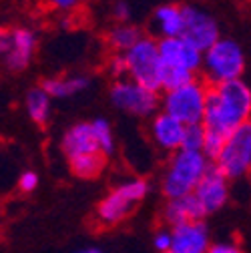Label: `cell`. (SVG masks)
<instances>
[{"instance_id":"cell-3","label":"cell","mask_w":251,"mask_h":253,"mask_svg":"<svg viewBox=\"0 0 251 253\" xmlns=\"http://www.w3.org/2000/svg\"><path fill=\"white\" fill-rule=\"evenodd\" d=\"M151 191V183L143 177H133L119 183L113 191H109L97 205V221L105 227L119 225L127 219L135 207L145 201V197Z\"/></svg>"},{"instance_id":"cell-11","label":"cell","mask_w":251,"mask_h":253,"mask_svg":"<svg viewBox=\"0 0 251 253\" xmlns=\"http://www.w3.org/2000/svg\"><path fill=\"white\" fill-rule=\"evenodd\" d=\"M159 52L165 67H177L191 71L199 75L203 71V56L205 52L199 50L195 44H191L183 37L173 39H159Z\"/></svg>"},{"instance_id":"cell-12","label":"cell","mask_w":251,"mask_h":253,"mask_svg":"<svg viewBox=\"0 0 251 253\" xmlns=\"http://www.w3.org/2000/svg\"><path fill=\"white\" fill-rule=\"evenodd\" d=\"M229 181L231 179L225 173H221L215 165H211V169L205 173V177L197 185L195 195L201 201V205L205 207L207 215L221 211L227 205V201H229Z\"/></svg>"},{"instance_id":"cell-23","label":"cell","mask_w":251,"mask_h":253,"mask_svg":"<svg viewBox=\"0 0 251 253\" xmlns=\"http://www.w3.org/2000/svg\"><path fill=\"white\" fill-rule=\"evenodd\" d=\"M90 123H92V129H95V135H97V141H99L101 151H103L107 157H111V155L115 153V147H117L111 121L105 119V117H97V119H92Z\"/></svg>"},{"instance_id":"cell-7","label":"cell","mask_w":251,"mask_h":253,"mask_svg":"<svg viewBox=\"0 0 251 253\" xmlns=\"http://www.w3.org/2000/svg\"><path fill=\"white\" fill-rule=\"evenodd\" d=\"M129 67V79L141 83L147 88L161 92V71L163 60L159 52V39L143 37L131 50L125 52Z\"/></svg>"},{"instance_id":"cell-28","label":"cell","mask_w":251,"mask_h":253,"mask_svg":"<svg viewBox=\"0 0 251 253\" xmlns=\"http://www.w3.org/2000/svg\"><path fill=\"white\" fill-rule=\"evenodd\" d=\"M153 247L159 253L173 251V231L171 229H159L153 235Z\"/></svg>"},{"instance_id":"cell-17","label":"cell","mask_w":251,"mask_h":253,"mask_svg":"<svg viewBox=\"0 0 251 253\" xmlns=\"http://www.w3.org/2000/svg\"><path fill=\"white\" fill-rule=\"evenodd\" d=\"M151 26H153V33L159 37V39L183 37V30H185L183 6L181 4H175V2L159 4V6L153 10Z\"/></svg>"},{"instance_id":"cell-16","label":"cell","mask_w":251,"mask_h":253,"mask_svg":"<svg viewBox=\"0 0 251 253\" xmlns=\"http://www.w3.org/2000/svg\"><path fill=\"white\" fill-rule=\"evenodd\" d=\"M205 217H207V211L195 193L177 197V199H167L161 209V219L169 225V229L175 225L187 223V221H203Z\"/></svg>"},{"instance_id":"cell-33","label":"cell","mask_w":251,"mask_h":253,"mask_svg":"<svg viewBox=\"0 0 251 253\" xmlns=\"http://www.w3.org/2000/svg\"><path fill=\"white\" fill-rule=\"evenodd\" d=\"M169 253H173V251H169Z\"/></svg>"},{"instance_id":"cell-24","label":"cell","mask_w":251,"mask_h":253,"mask_svg":"<svg viewBox=\"0 0 251 253\" xmlns=\"http://www.w3.org/2000/svg\"><path fill=\"white\" fill-rule=\"evenodd\" d=\"M207 139V126L203 123L199 125H187L185 126V137H183V149L185 151H199L203 153Z\"/></svg>"},{"instance_id":"cell-1","label":"cell","mask_w":251,"mask_h":253,"mask_svg":"<svg viewBox=\"0 0 251 253\" xmlns=\"http://www.w3.org/2000/svg\"><path fill=\"white\" fill-rule=\"evenodd\" d=\"M247 121H251V86L243 79L209 86L203 121L207 129L229 135Z\"/></svg>"},{"instance_id":"cell-10","label":"cell","mask_w":251,"mask_h":253,"mask_svg":"<svg viewBox=\"0 0 251 253\" xmlns=\"http://www.w3.org/2000/svg\"><path fill=\"white\" fill-rule=\"evenodd\" d=\"M185 14V30L183 39L195 44L199 50H209L219 39H221V28H219L217 18L197 4H183Z\"/></svg>"},{"instance_id":"cell-19","label":"cell","mask_w":251,"mask_h":253,"mask_svg":"<svg viewBox=\"0 0 251 253\" xmlns=\"http://www.w3.org/2000/svg\"><path fill=\"white\" fill-rule=\"evenodd\" d=\"M24 109L28 119L39 126H44L50 121V113H52V97L42 88V84H37L33 88L26 90L24 97Z\"/></svg>"},{"instance_id":"cell-31","label":"cell","mask_w":251,"mask_h":253,"mask_svg":"<svg viewBox=\"0 0 251 253\" xmlns=\"http://www.w3.org/2000/svg\"><path fill=\"white\" fill-rule=\"evenodd\" d=\"M207 253H243L241 247L237 243L231 241H219V243H211Z\"/></svg>"},{"instance_id":"cell-25","label":"cell","mask_w":251,"mask_h":253,"mask_svg":"<svg viewBox=\"0 0 251 253\" xmlns=\"http://www.w3.org/2000/svg\"><path fill=\"white\" fill-rule=\"evenodd\" d=\"M227 133H221V131H215V129H207V139H205V147H203V153L205 157L213 163L219 155H221L225 143H227Z\"/></svg>"},{"instance_id":"cell-13","label":"cell","mask_w":251,"mask_h":253,"mask_svg":"<svg viewBox=\"0 0 251 253\" xmlns=\"http://www.w3.org/2000/svg\"><path fill=\"white\" fill-rule=\"evenodd\" d=\"M185 126L181 121L171 117L165 111H159L155 117H151L149 123V135L157 149L165 153H177L183 149V137H185Z\"/></svg>"},{"instance_id":"cell-6","label":"cell","mask_w":251,"mask_h":253,"mask_svg":"<svg viewBox=\"0 0 251 253\" xmlns=\"http://www.w3.org/2000/svg\"><path fill=\"white\" fill-rule=\"evenodd\" d=\"M109 101L121 113H127L131 117L147 119L155 117L161 109L159 92L143 86L133 79H117L109 88Z\"/></svg>"},{"instance_id":"cell-30","label":"cell","mask_w":251,"mask_h":253,"mask_svg":"<svg viewBox=\"0 0 251 253\" xmlns=\"http://www.w3.org/2000/svg\"><path fill=\"white\" fill-rule=\"evenodd\" d=\"M46 2H48L50 8H54V10L62 12V14H71V12L81 8L83 0H46Z\"/></svg>"},{"instance_id":"cell-5","label":"cell","mask_w":251,"mask_h":253,"mask_svg":"<svg viewBox=\"0 0 251 253\" xmlns=\"http://www.w3.org/2000/svg\"><path fill=\"white\" fill-rule=\"evenodd\" d=\"M209 86L211 84L207 81L195 79L185 86L165 90L161 97V109L183 125H199L205 121Z\"/></svg>"},{"instance_id":"cell-32","label":"cell","mask_w":251,"mask_h":253,"mask_svg":"<svg viewBox=\"0 0 251 253\" xmlns=\"http://www.w3.org/2000/svg\"><path fill=\"white\" fill-rule=\"evenodd\" d=\"M77 253H103L99 247H86V249H81V251H77Z\"/></svg>"},{"instance_id":"cell-26","label":"cell","mask_w":251,"mask_h":253,"mask_svg":"<svg viewBox=\"0 0 251 253\" xmlns=\"http://www.w3.org/2000/svg\"><path fill=\"white\" fill-rule=\"evenodd\" d=\"M107 71L111 77L117 79H127L129 77V67H127V56L123 52H113L109 62H107Z\"/></svg>"},{"instance_id":"cell-22","label":"cell","mask_w":251,"mask_h":253,"mask_svg":"<svg viewBox=\"0 0 251 253\" xmlns=\"http://www.w3.org/2000/svg\"><path fill=\"white\" fill-rule=\"evenodd\" d=\"M197 79L195 73L191 71H185V69H177V67H165L161 71V92L165 90H173L179 86H185Z\"/></svg>"},{"instance_id":"cell-8","label":"cell","mask_w":251,"mask_h":253,"mask_svg":"<svg viewBox=\"0 0 251 253\" xmlns=\"http://www.w3.org/2000/svg\"><path fill=\"white\" fill-rule=\"evenodd\" d=\"M39 50V35L30 26H4L0 30V52L8 73H24Z\"/></svg>"},{"instance_id":"cell-21","label":"cell","mask_w":251,"mask_h":253,"mask_svg":"<svg viewBox=\"0 0 251 253\" xmlns=\"http://www.w3.org/2000/svg\"><path fill=\"white\" fill-rule=\"evenodd\" d=\"M107 159L109 157L103 151L97 153H86V155H77L69 159V169L77 179L83 181H92L99 179L107 167Z\"/></svg>"},{"instance_id":"cell-2","label":"cell","mask_w":251,"mask_h":253,"mask_svg":"<svg viewBox=\"0 0 251 253\" xmlns=\"http://www.w3.org/2000/svg\"><path fill=\"white\" fill-rule=\"evenodd\" d=\"M211 161L205 153L199 151H177L171 155V159L161 177V193L165 199H177L195 193L197 185L211 169Z\"/></svg>"},{"instance_id":"cell-14","label":"cell","mask_w":251,"mask_h":253,"mask_svg":"<svg viewBox=\"0 0 251 253\" xmlns=\"http://www.w3.org/2000/svg\"><path fill=\"white\" fill-rule=\"evenodd\" d=\"M173 253H207L211 247V235L205 221H187L171 227Z\"/></svg>"},{"instance_id":"cell-15","label":"cell","mask_w":251,"mask_h":253,"mask_svg":"<svg viewBox=\"0 0 251 253\" xmlns=\"http://www.w3.org/2000/svg\"><path fill=\"white\" fill-rule=\"evenodd\" d=\"M60 149L65 153L67 159L77 155H86V153H97L101 151L95 129H92V123L90 121H81L75 123L73 126L65 131L60 139Z\"/></svg>"},{"instance_id":"cell-20","label":"cell","mask_w":251,"mask_h":253,"mask_svg":"<svg viewBox=\"0 0 251 253\" xmlns=\"http://www.w3.org/2000/svg\"><path fill=\"white\" fill-rule=\"evenodd\" d=\"M143 37H145L143 30L137 24H133V22H115L109 28L105 41H107V46L113 52H123L125 54L127 50H131Z\"/></svg>"},{"instance_id":"cell-27","label":"cell","mask_w":251,"mask_h":253,"mask_svg":"<svg viewBox=\"0 0 251 253\" xmlns=\"http://www.w3.org/2000/svg\"><path fill=\"white\" fill-rule=\"evenodd\" d=\"M111 16L115 22H131L133 18V6L129 0H115L111 4Z\"/></svg>"},{"instance_id":"cell-4","label":"cell","mask_w":251,"mask_h":253,"mask_svg":"<svg viewBox=\"0 0 251 253\" xmlns=\"http://www.w3.org/2000/svg\"><path fill=\"white\" fill-rule=\"evenodd\" d=\"M245 50L239 44V41L221 37L209 50H205L203 56V79L213 84H223L229 81H237L245 73Z\"/></svg>"},{"instance_id":"cell-9","label":"cell","mask_w":251,"mask_h":253,"mask_svg":"<svg viewBox=\"0 0 251 253\" xmlns=\"http://www.w3.org/2000/svg\"><path fill=\"white\" fill-rule=\"evenodd\" d=\"M213 165L231 181L241 179L251 171V121L229 133L221 155L213 161Z\"/></svg>"},{"instance_id":"cell-18","label":"cell","mask_w":251,"mask_h":253,"mask_svg":"<svg viewBox=\"0 0 251 253\" xmlns=\"http://www.w3.org/2000/svg\"><path fill=\"white\" fill-rule=\"evenodd\" d=\"M42 88L52 99H71L90 88V77L86 75H69V77H48L42 83Z\"/></svg>"},{"instance_id":"cell-29","label":"cell","mask_w":251,"mask_h":253,"mask_svg":"<svg viewBox=\"0 0 251 253\" xmlns=\"http://www.w3.org/2000/svg\"><path fill=\"white\" fill-rule=\"evenodd\" d=\"M39 183H41V179H39V175H37L35 171H24V173H20V177H18V189H20L22 193H33V191H37Z\"/></svg>"}]
</instances>
